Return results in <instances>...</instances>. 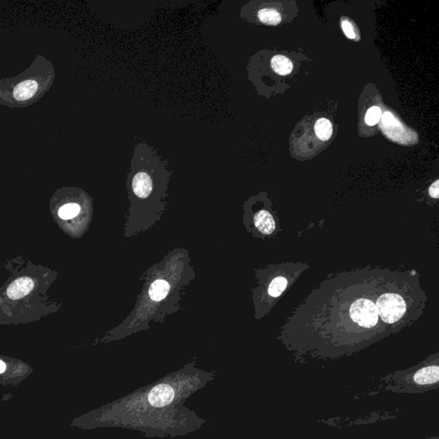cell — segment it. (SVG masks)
I'll return each instance as SVG.
<instances>
[{
	"label": "cell",
	"mask_w": 439,
	"mask_h": 439,
	"mask_svg": "<svg viewBox=\"0 0 439 439\" xmlns=\"http://www.w3.org/2000/svg\"><path fill=\"white\" fill-rule=\"evenodd\" d=\"M169 291V284L165 280H157L149 289V297L154 301H160Z\"/></svg>",
	"instance_id": "30bf717a"
},
{
	"label": "cell",
	"mask_w": 439,
	"mask_h": 439,
	"mask_svg": "<svg viewBox=\"0 0 439 439\" xmlns=\"http://www.w3.org/2000/svg\"><path fill=\"white\" fill-rule=\"evenodd\" d=\"M309 268L304 262H283L269 265L262 270L260 313H268L280 298Z\"/></svg>",
	"instance_id": "7a4b0ae2"
},
{
	"label": "cell",
	"mask_w": 439,
	"mask_h": 439,
	"mask_svg": "<svg viewBox=\"0 0 439 439\" xmlns=\"http://www.w3.org/2000/svg\"><path fill=\"white\" fill-rule=\"evenodd\" d=\"M34 288V281L29 277H21L14 281L7 288V296L11 300H20L27 296Z\"/></svg>",
	"instance_id": "8992f818"
},
{
	"label": "cell",
	"mask_w": 439,
	"mask_h": 439,
	"mask_svg": "<svg viewBox=\"0 0 439 439\" xmlns=\"http://www.w3.org/2000/svg\"><path fill=\"white\" fill-rule=\"evenodd\" d=\"M80 210V206L78 205L77 203H67L60 208L59 216L63 220L72 219L79 214Z\"/></svg>",
	"instance_id": "7c38bea8"
},
{
	"label": "cell",
	"mask_w": 439,
	"mask_h": 439,
	"mask_svg": "<svg viewBox=\"0 0 439 439\" xmlns=\"http://www.w3.org/2000/svg\"><path fill=\"white\" fill-rule=\"evenodd\" d=\"M315 131H316L317 137H319L320 139L322 140V141H327L332 136L333 128H332V125L330 122V120L322 118L316 122Z\"/></svg>",
	"instance_id": "8fae6325"
},
{
	"label": "cell",
	"mask_w": 439,
	"mask_h": 439,
	"mask_svg": "<svg viewBox=\"0 0 439 439\" xmlns=\"http://www.w3.org/2000/svg\"><path fill=\"white\" fill-rule=\"evenodd\" d=\"M413 385L418 387H425L436 385L438 382L437 359L418 369L412 377Z\"/></svg>",
	"instance_id": "277c9868"
},
{
	"label": "cell",
	"mask_w": 439,
	"mask_h": 439,
	"mask_svg": "<svg viewBox=\"0 0 439 439\" xmlns=\"http://www.w3.org/2000/svg\"><path fill=\"white\" fill-rule=\"evenodd\" d=\"M439 181L436 180L435 182L430 186V188H429V195H430V197H432L434 199H437L439 197V188H438Z\"/></svg>",
	"instance_id": "9a60e30c"
},
{
	"label": "cell",
	"mask_w": 439,
	"mask_h": 439,
	"mask_svg": "<svg viewBox=\"0 0 439 439\" xmlns=\"http://www.w3.org/2000/svg\"><path fill=\"white\" fill-rule=\"evenodd\" d=\"M271 67L279 75H288L293 70V64L288 58L283 55H276L271 60Z\"/></svg>",
	"instance_id": "9c48e42d"
},
{
	"label": "cell",
	"mask_w": 439,
	"mask_h": 439,
	"mask_svg": "<svg viewBox=\"0 0 439 439\" xmlns=\"http://www.w3.org/2000/svg\"><path fill=\"white\" fill-rule=\"evenodd\" d=\"M174 389L169 385H159L152 389L148 395V401L155 408L169 405L174 400Z\"/></svg>",
	"instance_id": "5b68a950"
},
{
	"label": "cell",
	"mask_w": 439,
	"mask_h": 439,
	"mask_svg": "<svg viewBox=\"0 0 439 439\" xmlns=\"http://www.w3.org/2000/svg\"><path fill=\"white\" fill-rule=\"evenodd\" d=\"M382 117V112L378 106H372L365 114V123L368 126H375Z\"/></svg>",
	"instance_id": "4fadbf2b"
},
{
	"label": "cell",
	"mask_w": 439,
	"mask_h": 439,
	"mask_svg": "<svg viewBox=\"0 0 439 439\" xmlns=\"http://www.w3.org/2000/svg\"><path fill=\"white\" fill-rule=\"evenodd\" d=\"M6 370V365L5 363L0 360V373H3L4 371Z\"/></svg>",
	"instance_id": "2e32d148"
},
{
	"label": "cell",
	"mask_w": 439,
	"mask_h": 439,
	"mask_svg": "<svg viewBox=\"0 0 439 439\" xmlns=\"http://www.w3.org/2000/svg\"><path fill=\"white\" fill-rule=\"evenodd\" d=\"M257 17L260 23L266 25H277L282 21L281 14L273 8L260 9L257 12Z\"/></svg>",
	"instance_id": "ba28073f"
},
{
	"label": "cell",
	"mask_w": 439,
	"mask_h": 439,
	"mask_svg": "<svg viewBox=\"0 0 439 439\" xmlns=\"http://www.w3.org/2000/svg\"><path fill=\"white\" fill-rule=\"evenodd\" d=\"M342 27L346 35L349 39H355L356 38V34H355V32H354V27L348 21H342Z\"/></svg>",
	"instance_id": "5bb4252c"
},
{
	"label": "cell",
	"mask_w": 439,
	"mask_h": 439,
	"mask_svg": "<svg viewBox=\"0 0 439 439\" xmlns=\"http://www.w3.org/2000/svg\"><path fill=\"white\" fill-rule=\"evenodd\" d=\"M38 90V83L34 80L18 83L13 90V97L18 101H26L33 97Z\"/></svg>",
	"instance_id": "52a82bcc"
},
{
	"label": "cell",
	"mask_w": 439,
	"mask_h": 439,
	"mask_svg": "<svg viewBox=\"0 0 439 439\" xmlns=\"http://www.w3.org/2000/svg\"><path fill=\"white\" fill-rule=\"evenodd\" d=\"M387 269L368 265L330 275L288 317L280 341L291 350L337 357L390 337L378 301Z\"/></svg>",
	"instance_id": "6da1fadb"
},
{
	"label": "cell",
	"mask_w": 439,
	"mask_h": 439,
	"mask_svg": "<svg viewBox=\"0 0 439 439\" xmlns=\"http://www.w3.org/2000/svg\"><path fill=\"white\" fill-rule=\"evenodd\" d=\"M252 223L254 228L262 236H274L281 231L277 215L268 208H262L254 212Z\"/></svg>",
	"instance_id": "3957f363"
}]
</instances>
